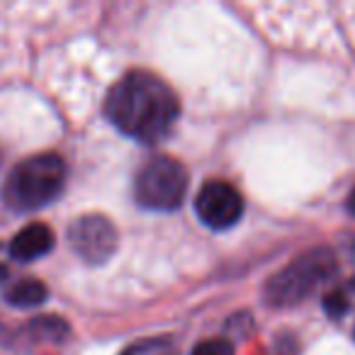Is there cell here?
<instances>
[{"instance_id":"6da1fadb","label":"cell","mask_w":355,"mask_h":355,"mask_svg":"<svg viewBox=\"0 0 355 355\" xmlns=\"http://www.w3.org/2000/svg\"><path fill=\"white\" fill-rule=\"evenodd\" d=\"M105 112L122 134L141 144H156L173 129L180 103L163 78L132 71L110 90Z\"/></svg>"},{"instance_id":"7a4b0ae2","label":"cell","mask_w":355,"mask_h":355,"mask_svg":"<svg viewBox=\"0 0 355 355\" xmlns=\"http://www.w3.org/2000/svg\"><path fill=\"white\" fill-rule=\"evenodd\" d=\"M66 185V163L56 153H37L17 163L3 185L6 205L15 212H37L51 205Z\"/></svg>"},{"instance_id":"3957f363","label":"cell","mask_w":355,"mask_h":355,"mask_svg":"<svg viewBox=\"0 0 355 355\" xmlns=\"http://www.w3.org/2000/svg\"><path fill=\"white\" fill-rule=\"evenodd\" d=\"M336 272V256L329 248H314L282 268L275 277L266 285V302L277 309L302 304L311 292L334 277Z\"/></svg>"},{"instance_id":"277c9868","label":"cell","mask_w":355,"mask_h":355,"mask_svg":"<svg viewBox=\"0 0 355 355\" xmlns=\"http://www.w3.org/2000/svg\"><path fill=\"white\" fill-rule=\"evenodd\" d=\"M190 178L180 161L171 156H156L144 163L134 180V198L151 212H173L183 205Z\"/></svg>"},{"instance_id":"5b68a950","label":"cell","mask_w":355,"mask_h":355,"mask_svg":"<svg viewBox=\"0 0 355 355\" xmlns=\"http://www.w3.org/2000/svg\"><path fill=\"white\" fill-rule=\"evenodd\" d=\"M117 229L103 214H88L78 217L69 229V243L85 263L100 266L110 261L117 251Z\"/></svg>"},{"instance_id":"8992f818","label":"cell","mask_w":355,"mask_h":355,"mask_svg":"<svg viewBox=\"0 0 355 355\" xmlns=\"http://www.w3.org/2000/svg\"><path fill=\"white\" fill-rule=\"evenodd\" d=\"M195 212L205 227L214 232L232 229L243 214V198L227 180H209L195 198Z\"/></svg>"},{"instance_id":"52a82bcc","label":"cell","mask_w":355,"mask_h":355,"mask_svg":"<svg viewBox=\"0 0 355 355\" xmlns=\"http://www.w3.org/2000/svg\"><path fill=\"white\" fill-rule=\"evenodd\" d=\"M54 232H51L46 224L35 222V224H27L25 229L12 236L10 241V256L20 263H32L37 258L46 256V253L54 248Z\"/></svg>"},{"instance_id":"ba28073f","label":"cell","mask_w":355,"mask_h":355,"mask_svg":"<svg viewBox=\"0 0 355 355\" xmlns=\"http://www.w3.org/2000/svg\"><path fill=\"white\" fill-rule=\"evenodd\" d=\"M6 300L12 306H22V309H30V306H40L46 300V287L44 282L35 280V277H22L15 280L3 290Z\"/></svg>"},{"instance_id":"9c48e42d","label":"cell","mask_w":355,"mask_h":355,"mask_svg":"<svg viewBox=\"0 0 355 355\" xmlns=\"http://www.w3.org/2000/svg\"><path fill=\"white\" fill-rule=\"evenodd\" d=\"M122 355H173V343L168 338H148L141 343H134Z\"/></svg>"},{"instance_id":"30bf717a","label":"cell","mask_w":355,"mask_h":355,"mask_svg":"<svg viewBox=\"0 0 355 355\" xmlns=\"http://www.w3.org/2000/svg\"><path fill=\"white\" fill-rule=\"evenodd\" d=\"M190 355H234V343L227 338H205L190 350Z\"/></svg>"},{"instance_id":"8fae6325","label":"cell","mask_w":355,"mask_h":355,"mask_svg":"<svg viewBox=\"0 0 355 355\" xmlns=\"http://www.w3.org/2000/svg\"><path fill=\"white\" fill-rule=\"evenodd\" d=\"M324 309L329 311V316H343L345 311H348V297L340 290L329 292V295L324 297Z\"/></svg>"},{"instance_id":"7c38bea8","label":"cell","mask_w":355,"mask_h":355,"mask_svg":"<svg viewBox=\"0 0 355 355\" xmlns=\"http://www.w3.org/2000/svg\"><path fill=\"white\" fill-rule=\"evenodd\" d=\"M345 207H348V212L355 217V188L350 190V195H348V202H345Z\"/></svg>"}]
</instances>
